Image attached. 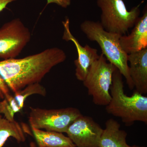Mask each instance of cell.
Masks as SVG:
<instances>
[{"instance_id": "1", "label": "cell", "mask_w": 147, "mask_h": 147, "mask_svg": "<svg viewBox=\"0 0 147 147\" xmlns=\"http://www.w3.org/2000/svg\"><path fill=\"white\" fill-rule=\"evenodd\" d=\"M64 51L55 47L21 59L0 61V75L13 92L40 83L53 67L66 59Z\"/></svg>"}, {"instance_id": "2", "label": "cell", "mask_w": 147, "mask_h": 147, "mask_svg": "<svg viewBox=\"0 0 147 147\" xmlns=\"http://www.w3.org/2000/svg\"><path fill=\"white\" fill-rule=\"evenodd\" d=\"M111 98L105 107L108 114L120 118L126 126L135 121L147 123V97L134 91L131 96L125 94L123 76L117 68L113 72L110 89Z\"/></svg>"}, {"instance_id": "3", "label": "cell", "mask_w": 147, "mask_h": 147, "mask_svg": "<svg viewBox=\"0 0 147 147\" xmlns=\"http://www.w3.org/2000/svg\"><path fill=\"white\" fill-rule=\"evenodd\" d=\"M81 30L90 40L97 42L107 60L118 69L125 78L129 88L134 85L130 77L127 55L120 43L121 35L105 30L99 21L86 20L80 25Z\"/></svg>"}, {"instance_id": "4", "label": "cell", "mask_w": 147, "mask_h": 147, "mask_svg": "<svg viewBox=\"0 0 147 147\" xmlns=\"http://www.w3.org/2000/svg\"><path fill=\"white\" fill-rule=\"evenodd\" d=\"M144 1L128 11L123 0H97L101 9L100 23L105 30L123 36L134 26L140 17Z\"/></svg>"}, {"instance_id": "5", "label": "cell", "mask_w": 147, "mask_h": 147, "mask_svg": "<svg viewBox=\"0 0 147 147\" xmlns=\"http://www.w3.org/2000/svg\"><path fill=\"white\" fill-rule=\"evenodd\" d=\"M115 67L101 53L90 68L83 83L95 105L106 106L110 102V89Z\"/></svg>"}, {"instance_id": "6", "label": "cell", "mask_w": 147, "mask_h": 147, "mask_svg": "<svg viewBox=\"0 0 147 147\" xmlns=\"http://www.w3.org/2000/svg\"><path fill=\"white\" fill-rule=\"evenodd\" d=\"M82 114L75 108L58 109L30 108L29 122L31 127L65 133L69 126Z\"/></svg>"}, {"instance_id": "7", "label": "cell", "mask_w": 147, "mask_h": 147, "mask_svg": "<svg viewBox=\"0 0 147 147\" xmlns=\"http://www.w3.org/2000/svg\"><path fill=\"white\" fill-rule=\"evenodd\" d=\"M31 34L21 19L16 18L0 28V59H15L30 41Z\"/></svg>"}, {"instance_id": "8", "label": "cell", "mask_w": 147, "mask_h": 147, "mask_svg": "<svg viewBox=\"0 0 147 147\" xmlns=\"http://www.w3.org/2000/svg\"><path fill=\"white\" fill-rule=\"evenodd\" d=\"M102 130L92 118L82 115L70 124L65 133L76 147H99Z\"/></svg>"}, {"instance_id": "9", "label": "cell", "mask_w": 147, "mask_h": 147, "mask_svg": "<svg viewBox=\"0 0 147 147\" xmlns=\"http://www.w3.org/2000/svg\"><path fill=\"white\" fill-rule=\"evenodd\" d=\"M64 31L62 38L66 41L73 42L77 50L78 57L74 61L75 67V76L79 81L83 82L86 78L90 68L100 57L96 49L88 45L83 46L70 31L69 20L67 18L63 21Z\"/></svg>"}, {"instance_id": "10", "label": "cell", "mask_w": 147, "mask_h": 147, "mask_svg": "<svg viewBox=\"0 0 147 147\" xmlns=\"http://www.w3.org/2000/svg\"><path fill=\"white\" fill-rule=\"evenodd\" d=\"M46 93L45 87L40 83H36L13 92V94H9L0 101V114L3 115L7 120H15L14 115L23 110L28 97L34 94L45 96Z\"/></svg>"}, {"instance_id": "11", "label": "cell", "mask_w": 147, "mask_h": 147, "mask_svg": "<svg viewBox=\"0 0 147 147\" xmlns=\"http://www.w3.org/2000/svg\"><path fill=\"white\" fill-rule=\"evenodd\" d=\"M129 34L121 36L120 43L127 55L147 47V9L145 6L143 16L139 17Z\"/></svg>"}, {"instance_id": "12", "label": "cell", "mask_w": 147, "mask_h": 147, "mask_svg": "<svg viewBox=\"0 0 147 147\" xmlns=\"http://www.w3.org/2000/svg\"><path fill=\"white\" fill-rule=\"evenodd\" d=\"M129 72L135 91L142 94L147 93V47L129 54Z\"/></svg>"}, {"instance_id": "13", "label": "cell", "mask_w": 147, "mask_h": 147, "mask_svg": "<svg viewBox=\"0 0 147 147\" xmlns=\"http://www.w3.org/2000/svg\"><path fill=\"white\" fill-rule=\"evenodd\" d=\"M113 119L106 121L99 142V147H131L126 142L127 133Z\"/></svg>"}, {"instance_id": "14", "label": "cell", "mask_w": 147, "mask_h": 147, "mask_svg": "<svg viewBox=\"0 0 147 147\" xmlns=\"http://www.w3.org/2000/svg\"><path fill=\"white\" fill-rule=\"evenodd\" d=\"M31 128L38 147H76L63 133Z\"/></svg>"}, {"instance_id": "15", "label": "cell", "mask_w": 147, "mask_h": 147, "mask_svg": "<svg viewBox=\"0 0 147 147\" xmlns=\"http://www.w3.org/2000/svg\"><path fill=\"white\" fill-rule=\"evenodd\" d=\"M25 130L15 120L9 121L4 118L0 119V147H3L10 137H13L18 143L26 141Z\"/></svg>"}, {"instance_id": "16", "label": "cell", "mask_w": 147, "mask_h": 147, "mask_svg": "<svg viewBox=\"0 0 147 147\" xmlns=\"http://www.w3.org/2000/svg\"><path fill=\"white\" fill-rule=\"evenodd\" d=\"M10 90L0 75V100H2L7 95L10 93Z\"/></svg>"}, {"instance_id": "17", "label": "cell", "mask_w": 147, "mask_h": 147, "mask_svg": "<svg viewBox=\"0 0 147 147\" xmlns=\"http://www.w3.org/2000/svg\"><path fill=\"white\" fill-rule=\"evenodd\" d=\"M47 5L55 3L63 8H66L71 5V0H47Z\"/></svg>"}, {"instance_id": "18", "label": "cell", "mask_w": 147, "mask_h": 147, "mask_svg": "<svg viewBox=\"0 0 147 147\" xmlns=\"http://www.w3.org/2000/svg\"><path fill=\"white\" fill-rule=\"evenodd\" d=\"M15 0H0V12L6 7L9 4Z\"/></svg>"}, {"instance_id": "19", "label": "cell", "mask_w": 147, "mask_h": 147, "mask_svg": "<svg viewBox=\"0 0 147 147\" xmlns=\"http://www.w3.org/2000/svg\"><path fill=\"white\" fill-rule=\"evenodd\" d=\"M31 147H36L34 143L31 144Z\"/></svg>"}, {"instance_id": "20", "label": "cell", "mask_w": 147, "mask_h": 147, "mask_svg": "<svg viewBox=\"0 0 147 147\" xmlns=\"http://www.w3.org/2000/svg\"><path fill=\"white\" fill-rule=\"evenodd\" d=\"M131 147H145L143 146H136V145H134V146H131Z\"/></svg>"}, {"instance_id": "21", "label": "cell", "mask_w": 147, "mask_h": 147, "mask_svg": "<svg viewBox=\"0 0 147 147\" xmlns=\"http://www.w3.org/2000/svg\"><path fill=\"white\" fill-rule=\"evenodd\" d=\"M2 116L0 114V119L2 118Z\"/></svg>"}]
</instances>
